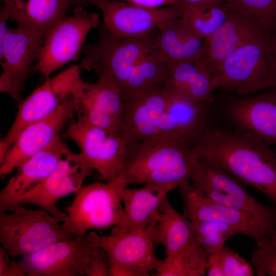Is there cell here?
Listing matches in <instances>:
<instances>
[{"instance_id":"obj_1","label":"cell","mask_w":276,"mask_h":276,"mask_svg":"<svg viewBox=\"0 0 276 276\" xmlns=\"http://www.w3.org/2000/svg\"><path fill=\"white\" fill-rule=\"evenodd\" d=\"M196 147L200 157L264 193L276 210V153L269 144L245 131L209 127Z\"/></svg>"},{"instance_id":"obj_2","label":"cell","mask_w":276,"mask_h":276,"mask_svg":"<svg viewBox=\"0 0 276 276\" xmlns=\"http://www.w3.org/2000/svg\"><path fill=\"white\" fill-rule=\"evenodd\" d=\"M200 157L191 147L171 134H159L127 144L122 175L126 187L189 185L191 174Z\"/></svg>"},{"instance_id":"obj_3","label":"cell","mask_w":276,"mask_h":276,"mask_svg":"<svg viewBox=\"0 0 276 276\" xmlns=\"http://www.w3.org/2000/svg\"><path fill=\"white\" fill-rule=\"evenodd\" d=\"M214 89L245 96L276 87V61L271 35L251 40L231 54L211 77Z\"/></svg>"},{"instance_id":"obj_4","label":"cell","mask_w":276,"mask_h":276,"mask_svg":"<svg viewBox=\"0 0 276 276\" xmlns=\"http://www.w3.org/2000/svg\"><path fill=\"white\" fill-rule=\"evenodd\" d=\"M124 186L121 174L111 181L82 186L65 208L64 229L75 237L85 236L91 229L121 226L124 212L120 191Z\"/></svg>"},{"instance_id":"obj_5","label":"cell","mask_w":276,"mask_h":276,"mask_svg":"<svg viewBox=\"0 0 276 276\" xmlns=\"http://www.w3.org/2000/svg\"><path fill=\"white\" fill-rule=\"evenodd\" d=\"M10 214L0 210V242L12 258L37 251L74 237L46 210L19 205Z\"/></svg>"},{"instance_id":"obj_6","label":"cell","mask_w":276,"mask_h":276,"mask_svg":"<svg viewBox=\"0 0 276 276\" xmlns=\"http://www.w3.org/2000/svg\"><path fill=\"white\" fill-rule=\"evenodd\" d=\"M80 65H74L48 78L28 97L19 100L15 119L6 136L1 141L0 152L8 153L20 132L28 125L55 111L72 95L82 93L89 83L81 77Z\"/></svg>"},{"instance_id":"obj_7","label":"cell","mask_w":276,"mask_h":276,"mask_svg":"<svg viewBox=\"0 0 276 276\" xmlns=\"http://www.w3.org/2000/svg\"><path fill=\"white\" fill-rule=\"evenodd\" d=\"M191 180L207 198L251 215L270 237L276 230V210L256 199L240 182L205 158L200 157L197 160Z\"/></svg>"},{"instance_id":"obj_8","label":"cell","mask_w":276,"mask_h":276,"mask_svg":"<svg viewBox=\"0 0 276 276\" xmlns=\"http://www.w3.org/2000/svg\"><path fill=\"white\" fill-rule=\"evenodd\" d=\"M156 244L183 276L206 274L208 255L201 247L191 221L178 213L167 199L157 211Z\"/></svg>"},{"instance_id":"obj_9","label":"cell","mask_w":276,"mask_h":276,"mask_svg":"<svg viewBox=\"0 0 276 276\" xmlns=\"http://www.w3.org/2000/svg\"><path fill=\"white\" fill-rule=\"evenodd\" d=\"M156 30L142 36L118 38L109 34L101 24L97 40L83 50L85 56L80 64L82 69L89 71L97 66L106 68L121 89L137 63L150 53Z\"/></svg>"},{"instance_id":"obj_10","label":"cell","mask_w":276,"mask_h":276,"mask_svg":"<svg viewBox=\"0 0 276 276\" xmlns=\"http://www.w3.org/2000/svg\"><path fill=\"white\" fill-rule=\"evenodd\" d=\"M156 221L157 212L151 221L142 228L123 231L112 227L108 236L91 232L86 237L105 251L108 265L127 267L136 276H149L159 260L154 252Z\"/></svg>"},{"instance_id":"obj_11","label":"cell","mask_w":276,"mask_h":276,"mask_svg":"<svg viewBox=\"0 0 276 276\" xmlns=\"http://www.w3.org/2000/svg\"><path fill=\"white\" fill-rule=\"evenodd\" d=\"M72 13L54 25L45 39L35 70L45 79L78 59L87 34L100 24L99 14L88 12L82 6L75 7Z\"/></svg>"},{"instance_id":"obj_12","label":"cell","mask_w":276,"mask_h":276,"mask_svg":"<svg viewBox=\"0 0 276 276\" xmlns=\"http://www.w3.org/2000/svg\"><path fill=\"white\" fill-rule=\"evenodd\" d=\"M62 137L78 145L89 169L102 180L111 181L122 174L127 143L121 135L77 118L68 123Z\"/></svg>"},{"instance_id":"obj_13","label":"cell","mask_w":276,"mask_h":276,"mask_svg":"<svg viewBox=\"0 0 276 276\" xmlns=\"http://www.w3.org/2000/svg\"><path fill=\"white\" fill-rule=\"evenodd\" d=\"M97 248L85 236H77L23 256L17 263L27 276L85 275Z\"/></svg>"},{"instance_id":"obj_14","label":"cell","mask_w":276,"mask_h":276,"mask_svg":"<svg viewBox=\"0 0 276 276\" xmlns=\"http://www.w3.org/2000/svg\"><path fill=\"white\" fill-rule=\"evenodd\" d=\"M45 39L34 30L22 25L9 29L0 63V91L19 101L27 79L35 71Z\"/></svg>"},{"instance_id":"obj_15","label":"cell","mask_w":276,"mask_h":276,"mask_svg":"<svg viewBox=\"0 0 276 276\" xmlns=\"http://www.w3.org/2000/svg\"><path fill=\"white\" fill-rule=\"evenodd\" d=\"M93 172L81 153H75L68 149L56 169L27 191L21 197L19 204L35 205L62 222L66 214L58 208L57 202L64 196L77 193Z\"/></svg>"},{"instance_id":"obj_16","label":"cell","mask_w":276,"mask_h":276,"mask_svg":"<svg viewBox=\"0 0 276 276\" xmlns=\"http://www.w3.org/2000/svg\"><path fill=\"white\" fill-rule=\"evenodd\" d=\"M79 95L68 97L52 113L30 124L20 132L1 165V178L59 136L63 127L75 119Z\"/></svg>"},{"instance_id":"obj_17","label":"cell","mask_w":276,"mask_h":276,"mask_svg":"<svg viewBox=\"0 0 276 276\" xmlns=\"http://www.w3.org/2000/svg\"><path fill=\"white\" fill-rule=\"evenodd\" d=\"M102 13V25L112 36L128 38L148 34L181 16L180 6L156 9L140 7L117 0H86Z\"/></svg>"},{"instance_id":"obj_18","label":"cell","mask_w":276,"mask_h":276,"mask_svg":"<svg viewBox=\"0 0 276 276\" xmlns=\"http://www.w3.org/2000/svg\"><path fill=\"white\" fill-rule=\"evenodd\" d=\"M98 81L89 83L79 96L77 118L107 131L119 133L122 126L124 100L122 91L112 74L106 68L94 67Z\"/></svg>"},{"instance_id":"obj_19","label":"cell","mask_w":276,"mask_h":276,"mask_svg":"<svg viewBox=\"0 0 276 276\" xmlns=\"http://www.w3.org/2000/svg\"><path fill=\"white\" fill-rule=\"evenodd\" d=\"M178 191L183 201L182 214L190 221H211L227 224L238 234L253 239L256 244L270 237L251 215L207 198L191 183L179 188Z\"/></svg>"},{"instance_id":"obj_20","label":"cell","mask_w":276,"mask_h":276,"mask_svg":"<svg viewBox=\"0 0 276 276\" xmlns=\"http://www.w3.org/2000/svg\"><path fill=\"white\" fill-rule=\"evenodd\" d=\"M69 148L58 136L16 169L0 193V210L13 211L19 205L21 197L39 184L57 168Z\"/></svg>"},{"instance_id":"obj_21","label":"cell","mask_w":276,"mask_h":276,"mask_svg":"<svg viewBox=\"0 0 276 276\" xmlns=\"http://www.w3.org/2000/svg\"><path fill=\"white\" fill-rule=\"evenodd\" d=\"M265 34L270 35L227 11L224 23L204 38L200 56L195 63L212 77L231 54L247 42Z\"/></svg>"},{"instance_id":"obj_22","label":"cell","mask_w":276,"mask_h":276,"mask_svg":"<svg viewBox=\"0 0 276 276\" xmlns=\"http://www.w3.org/2000/svg\"><path fill=\"white\" fill-rule=\"evenodd\" d=\"M168 100L164 87L124 101L122 136L127 144L158 134Z\"/></svg>"},{"instance_id":"obj_23","label":"cell","mask_w":276,"mask_h":276,"mask_svg":"<svg viewBox=\"0 0 276 276\" xmlns=\"http://www.w3.org/2000/svg\"><path fill=\"white\" fill-rule=\"evenodd\" d=\"M227 114L239 130L276 145V87L269 93L237 99Z\"/></svg>"},{"instance_id":"obj_24","label":"cell","mask_w":276,"mask_h":276,"mask_svg":"<svg viewBox=\"0 0 276 276\" xmlns=\"http://www.w3.org/2000/svg\"><path fill=\"white\" fill-rule=\"evenodd\" d=\"M166 89L168 100L158 135H173L195 147L209 127L208 103L193 102Z\"/></svg>"},{"instance_id":"obj_25","label":"cell","mask_w":276,"mask_h":276,"mask_svg":"<svg viewBox=\"0 0 276 276\" xmlns=\"http://www.w3.org/2000/svg\"><path fill=\"white\" fill-rule=\"evenodd\" d=\"M203 40L180 17L157 29L150 54L168 64L195 62L200 56Z\"/></svg>"},{"instance_id":"obj_26","label":"cell","mask_w":276,"mask_h":276,"mask_svg":"<svg viewBox=\"0 0 276 276\" xmlns=\"http://www.w3.org/2000/svg\"><path fill=\"white\" fill-rule=\"evenodd\" d=\"M10 19L38 32L44 39L50 30L66 17L72 7L88 5L86 0H1Z\"/></svg>"},{"instance_id":"obj_27","label":"cell","mask_w":276,"mask_h":276,"mask_svg":"<svg viewBox=\"0 0 276 276\" xmlns=\"http://www.w3.org/2000/svg\"><path fill=\"white\" fill-rule=\"evenodd\" d=\"M175 188L169 186L145 185L139 189L123 187L120 191L124 221L120 226L123 231L142 228L148 224L157 210L167 199V194Z\"/></svg>"},{"instance_id":"obj_28","label":"cell","mask_w":276,"mask_h":276,"mask_svg":"<svg viewBox=\"0 0 276 276\" xmlns=\"http://www.w3.org/2000/svg\"><path fill=\"white\" fill-rule=\"evenodd\" d=\"M164 87L193 102L213 100L211 77L195 62L168 64Z\"/></svg>"},{"instance_id":"obj_29","label":"cell","mask_w":276,"mask_h":276,"mask_svg":"<svg viewBox=\"0 0 276 276\" xmlns=\"http://www.w3.org/2000/svg\"><path fill=\"white\" fill-rule=\"evenodd\" d=\"M168 72V64L149 54L133 69L121 88L124 101L164 87Z\"/></svg>"},{"instance_id":"obj_30","label":"cell","mask_w":276,"mask_h":276,"mask_svg":"<svg viewBox=\"0 0 276 276\" xmlns=\"http://www.w3.org/2000/svg\"><path fill=\"white\" fill-rule=\"evenodd\" d=\"M227 11L271 35L276 30V0H225Z\"/></svg>"},{"instance_id":"obj_31","label":"cell","mask_w":276,"mask_h":276,"mask_svg":"<svg viewBox=\"0 0 276 276\" xmlns=\"http://www.w3.org/2000/svg\"><path fill=\"white\" fill-rule=\"evenodd\" d=\"M180 7V17L203 38L218 29L227 16V11L224 3L206 10L186 5H181Z\"/></svg>"},{"instance_id":"obj_32","label":"cell","mask_w":276,"mask_h":276,"mask_svg":"<svg viewBox=\"0 0 276 276\" xmlns=\"http://www.w3.org/2000/svg\"><path fill=\"white\" fill-rule=\"evenodd\" d=\"M199 242L208 255L221 251L232 236L238 234L231 226L211 221H191Z\"/></svg>"},{"instance_id":"obj_33","label":"cell","mask_w":276,"mask_h":276,"mask_svg":"<svg viewBox=\"0 0 276 276\" xmlns=\"http://www.w3.org/2000/svg\"><path fill=\"white\" fill-rule=\"evenodd\" d=\"M251 263L258 276H276V241L268 237L257 244Z\"/></svg>"},{"instance_id":"obj_34","label":"cell","mask_w":276,"mask_h":276,"mask_svg":"<svg viewBox=\"0 0 276 276\" xmlns=\"http://www.w3.org/2000/svg\"><path fill=\"white\" fill-rule=\"evenodd\" d=\"M223 276H252L255 270L245 259L227 246L217 253Z\"/></svg>"},{"instance_id":"obj_35","label":"cell","mask_w":276,"mask_h":276,"mask_svg":"<svg viewBox=\"0 0 276 276\" xmlns=\"http://www.w3.org/2000/svg\"><path fill=\"white\" fill-rule=\"evenodd\" d=\"M97 248L92 254L86 273L87 276H109V265Z\"/></svg>"},{"instance_id":"obj_36","label":"cell","mask_w":276,"mask_h":276,"mask_svg":"<svg viewBox=\"0 0 276 276\" xmlns=\"http://www.w3.org/2000/svg\"><path fill=\"white\" fill-rule=\"evenodd\" d=\"M10 256L4 247H0V276H26L17 262L10 260Z\"/></svg>"},{"instance_id":"obj_37","label":"cell","mask_w":276,"mask_h":276,"mask_svg":"<svg viewBox=\"0 0 276 276\" xmlns=\"http://www.w3.org/2000/svg\"><path fill=\"white\" fill-rule=\"evenodd\" d=\"M124 1L148 9H156L169 6H181V4L177 0H124Z\"/></svg>"},{"instance_id":"obj_38","label":"cell","mask_w":276,"mask_h":276,"mask_svg":"<svg viewBox=\"0 0 276 276\" xmlns=\"http://www.w3.org/2000/svg\"><path fill=\"white\" fill-rule=\"evenodd\" d=\"M10 19V13L6 6L1 7L0 10V56L3 54L6 39L9 28H7L8 20Z\"/></svg>"},{"instance_id":"obj_39","label":"cell","mask_w":276,"mask_h":276,"mask_svg":"<svg viewBox=\"0 0 276 276\" xmlns=\"http://www.w3.org/2000/svg\"><path fill=\"white\" fill-rule=\"evenodd\" d=\"M181 5L196 7L202 10H206L211 7L223 4L220 0H177Z\"/></svg>"},{"instance_id":"obj_40","label":"cell","mask_w":276,"mask_h":276,"mask_svg":"<svg viewBox=\"0 0 276 276\" xmlns=\"http://www.w3.org/2000/svg\"><path fill=\"white\" fill-rule=\"evenodd\" d=\"M272 48L274 57L276 61V30L271 35Z\"/></svg>"},{"instance_id":"obj_41","label":"cell","mask_w":276,"mask_h":276,"mask_svg":"<svg viewBox=\"0 0 276 276\" xmlns=\"http://www.w3.org/2000/svg\"><path fill=\"white\" fill-rule=\"evenodd\" d=\"M276 241V230L273 233L272 236H271Z\"/></svg>"},{"instance_id":"obj_42","label":"cell","mask_w":276,"mask_h":276,"mask_svg":"<svg viewBox=\"0 0 276 276\" xmlns=\"http://www.w3.org/2000/svg\"><path fill=\"white\" fill-rule=\"evenodd\" d=\"M220 1H222V2L224 3V2H225V0H220Z\"/></svg>"}]
</instances>
